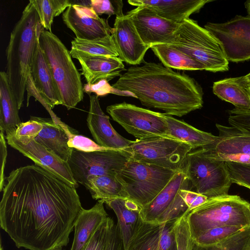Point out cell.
Instances as JSON below:
<instances>
[{
  "label": "cell",
  "instance_id": "obj_1",
  "mask_svg": "<svg viewBox=\"0 0 250 250\" xmlns=\"http://www.w3.org/2000/svg\"><path fill=\"white\" fill-rule=\"evenodd\" d=\"M76 188L36 164L13 170L0 202V225L18 248L66 246L82 208Z\"/></svg>",
  "mask_w": 250,
  "mask_h": 250
},
{
  "label": "cell",
  "instance_id": "obj_2",
  "mask_svg": "<svg viewBox=\"0 0 250 250\" xmlns=\"http://www.w3.org/2000/svg\"><path fill=\"white\" fill-rule=\"evenodd\" d=\"M131 66L112 86L133 93L142 104L182 117L200 109L203 92L196 81L162 63L143 62Z\"/></svg>",
  "mask_w": 250,
  "mask_h": 250
},
{
  "label": "cell",
  "instance_id": "obj_3",
  "mask_svg": "<svg viewBox=\"0 0 250 250\" xmlns=\"http://www.w3.org/2000/svg\"><path fill=\"white\" fill-rule=\"evenodd\" d=\"M42 25L31 0L11 33L6 50V71L19 109L22 105L33 56Z\"/></svg>",
  "mask_w": 250,
  "mask_h": 250
},
{
  "label": "cell",
  "instance_id": "obj_4",
  "mask_svg": "<svg viewBox=\"0 0 250 250\" xmlns=\"http://www.w3.org/2000/svg\"><path fill=\"white\" fill-rule=\"evenodd\" d=\"M39 43L59 91L62 105L68 110L75 108L83 100L81 74L70 51L60 39L42 26Z\"/></svg>",
  "mask_w": 250,
  "mask_h": 250
},
{
  "label": "cell",
  "instance_id": "obj_5",
  "mask_svg": "<svg viewBox=\"0 0 250 250\" xmlns=\"http://www.w3.org/2000/svg\"><path fill=\"white\" fill-rule=\"evenodd\" d=\"M249 204L237 195L210 198L187 214L192 237L216 227H250Z\"/></svg>",
  "mask_w": 250,
  "mask_h": 250
},
{
  "label": "cell",
  "instance_id": "obj_6",
  "mask_svg": "<svg viewBox=\"0 0 250 250\" xmlns=\"http://www.w3.org/2000/svg\"><path fill=\"white\" fill-rule=\"evenodd\" d=\"M170 45L202 63L206 71L229 70V61L218 40L196 21L188 19L180 23Z\"/></svg>",
  "mask_w": 250,
  "mask_h": 250
},
{
  "label": "cell",
  "instance_id": "obj_7",
  "mask_svg": "<svg viewBox=\"0 0 250 250\" xmlns=\"http://www.w3.org/2000/svg\"><path fill=\"white\" fill-rule=\"evenodd\" d=\"M177 172L131 157L117 175L128 199L143 207L162 190Z\"/></svg>",
  "mask_w": 250,
  "mask_h": 250
},
{
  "label": "cell",
  "instance_id": "obj_8",
  "mask_svg": "<svg viewBox=\"0 0 250 250\" xmlns=\"http://www.w3.org/2000/svg\"><path fill=\"white\" fill-rule=\"evenodd\" d=\"M184 171L191 190L209 198L228 195L232 184L225 162L208 157L201 148L188 154Z\"/></svg>",
  "mask_w": 250,
  "mask_h": 250
},
{
  "label": "cell",
  "instance_id": "obj_9",
  "mask_svg": "<svg viewBox=\"0 0 250 250\" xmlns=\"http://www.w3.org/2000/svg\"><path fill=\"white\" fill-rule=\"evenodd\" d=\"M125 149L135 160L179 171L184 170L187 156L193 148L168 136H154L132 141Z\"/></svg>",
  "mask_w": 250,
  "mask_h": 250
},
{
  "label": "cell",
  "instance_id": "obj_10",
  "mask_svg": "<svg viewBox=\"0 0 250 250\" xmlns=\"http://www.w3.org/2000/svg\"><path fill=\"white\" fill-rule=\"evenodd\" d=\"M131 157V153L125 149L93 152L73 149L68 163L76 182L85 187L91 177L118 174Z\"/></svg>",
  "mask_w": 250,
  "mask_h": 250
},
{
  "label": "cell",
  "instance_id": "obj_11",
  "mask_svg": "<svg viewBox=\"0 0 250 250\" xmlns=\"http://www.w3.org/2000/svg\"><path fill=\"white\" fill-rule=\"evenodd\" d=\"M106 111L114 121L137 139L168 136L164 113L125 102L109 105Z\"/></svg>",
  "mask_w": 250,
  "mask_h": 250
},
{
  "label": "cell",
  "instance_id": "obj_12",
  "mask_svg": "<svg viewBox=\"0 0 250 250\" xmlns=\"http://www.w3.org/2000/svg\"><path fill=\"white\" fill-rule=\"evenodd\" d=\"M204 27L220 42L228 61L250 59V15H237L223 23L207 22Z\"/></svg>",
  "mask_w": 250,
  "mask_h": 250
},
{
  "label": "cell",
  "instance_id": "obj_13",
  "mask_svg": "<svg viewBox=\"0 0 250 250\" xmlns=\"http://www.w3.org/2000/svg\"><path fill=\"white\" fill-rule=\"evenodd\" d=\"M143 42L150 48L160 44H169L175 38L180 23L161 17L151 9L139 6L126 13Z\"/></svg>",
  "mask_w": 250,
  "mask_h": 250
},
{
  "label": "cell",
  "instance_id": "obj_14",
  "mask_svg": "<svg viewBox=\"0 0 250 250\" xmlns=\"http://www.w3.org/2000/svg\"><path fill=\"white\" fill-rule=\"evenodd\" d=\"M219 139L212 145L201 148L208 157L224 162L250 164V135L229 126L216 124Z\"/></svg>",
  "mask_w": 250,
  "mask_h": 250
},
{
  "label": "cell",
  "instance_id": "obj_15",
  "mask_svg": "<svg viewBox=\"0 0 250 250\" xmlns=\"http://www.w3.org/2000/svg\"><path fill=\"white\" fill-rule=\"evenodd\" d=\"M7 144L35 164L55 174L75 188L78 184L75 180L68 162L61 159L34 139L19 141L10 131L6 132Z\"/></svg>",
  "mask_w": 250,
  "mask_h": 250
},
{
  "label": "cell",
  "instance_id": "obj_16",
  "mask_svg": "<svg viewBox=\"0 0 250 250\" xmlns=\"http://www.w3.org/2000/svg\"><path fill=\"white\" fill-rule=\"evenodd\" d=\"M65 25L82 40H95L111 35L112 28L89 6L71 4L62 13Z\"/></svg>",
  "mask_w": 250,
  "mask_h": 250
},
{
  "label": "cell",
  "instance_id": "obj_17",
  "mask_svg": "<svg viewBox=\"0 0 250 250\" xmlns=\"http://www.w3.org/2000/svg\"><path fill=\"white\" fill-rule=\"evenodd\" d=\"M112 36L122 61L132 65L139 64L150 48L142 40L130 18L126 15L116 17Z\"/></svg>",
  "mask_w": 250,
  "mask_h": 250
},
{
  "label": "cell",
  "instance_id": "obj_18",
  "mask_svg": "<svg viewBox=\"0 0 250 250\" xmlns=\"http://www.w3.org/2000/svg\"><path fill=\"white\" fill-rule=\"evenodd\" d=\"M90 105L86 119L87 126L99 146L109 149H124L132 141L119 134L112 127L109 117L102 110L98 96L89 95Z\"/></svg>",
  "mask_w": 250,
  "mask_h": 250
},
{
  "label": "cell",
  "instance_id": "obj_19",
  "mask_svg": "<svg viewBox=\"0 0 250 250\" xmlns=\"http://www.w3.org/2000/svg\"><path fill=\"white\" fill-rule=\"evenodd\" d=\"M177 220L163 223L143 221L126 250H169L175 242Z\"/></svg>",
  "mask_w": 250,
  "mask_h": 250
},
{
  "label": "cell",
  "instance_id": "obj_20",
  "mask_svg": "<svg viewBox=\"0 0 250 250\" xmlns=\"http://www.w3.org/2000/svg\"><path fill=\"white\" fill-rule=\"evenodd\" d=\"M30 74L37 92L50 109L62 105L59 91L40 46L39 39L32 61Z\"/></svg>",
  "mask_w": 250,
  "mask_h": 250
},
{
  "label": "cell",
  "instance_id": "obj_21",
  "mask_svg": "<svg viewBox=\"0 0 250 250\" xmlns=\"http://www.w3.org/2000/svg\"><path fill=\"white\" fill-rule=\"evenodd\" d=\"M210 0H129V4L145 6L161 17L180 23L197 13Z\"/></svg>",
  "mask_w": 250,
  "mask_h": 250
},
{
  "label": "cell",
  "instance_id": "obj_22",
  "mask_svg": "<svg viewBox=\"0 0 250 250\" xmlns=\"http://www.w3.org/2000/svg\"><path fill=\"white\" fill-rule=\"evenodd\" d=\"M185 188L191 190V186L183 170L177 171L162 190L150 203L142 207L143 221L155 222Z\"/></svg>",
  "mask_w": 250,
  "mask_h": 250
},
{
  "label": "cell",
  "instance_id": "obj_23",
  "mask_svg": "<svg viewBox=\"0 0 250 250\" xmlns=\"http://www.w3.org/2000/svg\"><path fill=\"white\" fill-rule=\"evenodd\" d=\"M102 201L116 215L117 225L120 232L124 250H126L143 221L141 216L142 207L128 198H115Z\"/></svg>",
  "mask_w": 250,
  "mask_h": 250
},
{
  "label": "cell",
  "instance_id": "obj_24",
  "mask_svg": "<svg viewBox=\"0 0 250 250\" xmlns=\"http://www.w3.org/2000/svg\"><path fill=\"white\" fill-rule=\"evenodd\" d=\"M104 204L100 200L90 209L82 208L74 222L70 250H84L95 231L108 217Z\"/></svg>",
  "mask_w": 250,
  "mask_h": 250
},
{
  "label": "cell",
  "instance_id": "obj_25",
  "mask_svg": "<svg viewBox=\"0 0 250 250\" xmlns=\"http://www.w3.org/2000/svg\"><path fill=\"white\" fill-rule=\"evenodd\" d=\"M41 123L42 128L35 140L61 159L68 162L73 148L68 145V136L62 125V122L56 123L52 118L30 116Z\"/></svg>",
  "mask_w": 250,
  "mask_h": 250
},
{
  "label": "cell",
  "instance_id": "obj_26",
  "mask_svg": "<svg viewBox=\"0 0 250 250\" xmlns=\"http://www.w3.org/2000/svg\"><path fill=\"white\" fill-rule=\"evenodd\" d=\"M87 84H93L102 80L108 82L120 76L121 72L126 70L118 57L90 56L78 60Z\"/></svg>",
  "mask_w": 250,
  "mask_h": 250
},
{
  "label": "cell",
  "instance_id": "obj_27",
  "mask_svg": "<svg viewBox=\"0 0 250 250\" xmlns=\"http://www.w3.org/2000/svg\"><path fill=\"white\" fill-rule=\"evenodd\" d=\"M164 117L167 127V136L188 144L193 149L208 147L219 139L218 136L199 130L170 115L165 114Z\"/></svg>",
  "mask_w": 250,
  "mask_h": 250
},
{
  "label": "cell",
  "instance_id": "obj_28",
  "mask_svg": "<svg viewBox=\"0 0 250 250\" xmlns=\"http://www.w3.org/2000/svg\"><path fill=\"white\" fill-rule=\"evenodd\" d=\"M16 99L10 87L6 72H0V129L4 132L16 128L21 122Z\"/></svg>",
  "mask_w": 250,
  "mask_h": 250
},
{
  "label": "cell",
  "instance_id": "obj_29",
  "mask_svg": "<svg viewBox=\"0 0 250 250\" xmlns=\"http://www.w3.org/2000/svg\"><path fill=\"white\" fill-rule=\"evenodd\" d=\"M70 53L77 60L90 56L118 57L112 35L91 40L75 38L71 41Z\"/></svg>",
  "mask_w": 250,
  "mask_h": 250
},
{
  "label": "cell",
  "instance_id": "obj_30",
  "mask_svg": "<svg viewBox=\"0 0 250 250\" xmlns=\"http://www.w3.org/2000/svg\"><path fill=\"white\" fill-rule=\"evenodd\" d=\"M85 188L95 200L128 198L125 187L117 175H104L89 178Z\"/></svg>",
  "mask_w": 250,
  "mask_h": 250
},
{
  "label": "cell",
  "instance_id": "obj_31",
  "mask_svg": "<svg viewBox=\"0 0 250 250\" xmlns=\"http://www.w3.org/2000/svg\"><path fill=\"white\" fill-rule=\"evenodd\" d=\"M150 48L165 66L182 70H206L205 66L169 44H160Z\"/></svg>",
  "mask_w": 250,
  "mask_h": 250
},
{
  "label": "cell",
  "instance_id": "obj_32",
  "mask_svg": "<svg viewBox=\"0 0 250 250\" xmlns=\"http://www.w3.org/2000/svg\"><path fill=\"white\" fill-rule=\"evenodd\" d=\"M212 91L222 100L240 109H250V95L235 78L225 79L213 83Z\"/></svg>",
  "mask_w": 250,
  "mask_h": 250
},
{
  "label": "cell",
  "instance_id": "obj_33",
  "mask_svg": "<svg viewBox=\"0 0 250 250\" xmlns=\"http://www.w3.org/2000/svg\"><path fill=\"white\" fill-rule=\"evenodd\" d=\"M40 17L42 27L52 32L54 18L71 5L70 0H31Z\"/></svg>",
  "mask_w": 250,
  "mask_h": 250
},
{
  "label": "cell",
  "instance_id": "obj_34",
  "mask_svg": "<svg viewBox=\"0 0 250 250\" xmlns=\"http://www.w3.org/2000/svg\"><path fill=\"white\" fill-rule=\"evenodd\" d=\"M192 250H250V227L212 245H200L194 242Z\"/></svg>",
  "mask_w": 250,
  "mask_h": 250
},
{
  "label": "cell",
  "instance_id": "obj_35",
  "mask_svg": "<svg viewBox=\"0 0 250 250\" xmlns=\"http://www.w3.org/2000/svg\"><path fill=\"white\" fill-rule=\"evenodd\" d=\"M245 228L220 227L208 229L196 237L194 242L200 245H209L218 243L239 232Z\"/></svg>",
  "mask_w": 250,
  "mask_h": 250
},
{
  "label": "cell",
  "instance_id": "obj_36",
  "mask_svg": "<svg viewBox=\"0 0 250 250\" xmlns=\"http://www.w3.org/2000/svg\"><path fill=\"white\" fill-rule=\"evenodd\" d=\"M62 125L68 137L70 147L83 152H93L108 149L99 146L91 139L78 134V131L62 122Z\"/></svg>",
  "mask_w": 250,
  "mask_h": 250
},
{
  "label": "cell",
  "instance_id": "obj_37",
  "mask_svg": "<svg viewBox=\"0 0 250 250\" xmlns=\"http://www.w3.org/2000/svg\"><path fill=\"white\" fill-rule=\"evenodd\" d=\"M114 224L113 220L108 217L95 231L84 250H105Z\"/></svg>",
  "mask_w": 250,
  "mask_h": 250
},
{
  "label": "cell",
  "instance_id": "obj_38",
  "mask_svg": "<svg viewBox=\"0 0 250 250\" xmlns=\"http://www.w3.org/2000/svg\"><path fill=\"white\" fill-rule=\"evenodd\" d=\"M177 250H192L194 241L189 228L187 214L183 215L176 221L174 229Z\"/></svg>",
  "mask_w": 250,
  "mask_h": 250
},
{
  "label": "cell",
  "instance_id": "obj_39",
  "mask_svg": "<svg viewBox=\"0 0 250 250\" xmlns=\"http://www.w3.org/2000/svg\"><path fill=\"white\" fill-rule=\"evenodd\" d=\"M190 188L182 189L170 206L158 217L154 223H163L166 222L178 219L183 215L188 213V208L185 197L187 190Z\"/></svg>",
  "mask_w": 250,
  "mask_h": 250
},
{
  "label": "cell",
  "instance_id": "obj_40",
  "mask_svg": "<svg viewBox=\"0 0 250 250\" xmlns=\"http://www.w3.org/2000/svg\"><path fill=\"white\" fill-rule=\"evenodd\" d=\"M225 162L232 183L250 189V164Z\"/></svg>",
  "mask_w": 250,
  "mask_h": 250
},
{
  "label": "cell",
  "instance_id": "obj_41",
  "mask_svg": "<svg viewBox=\"0 0 250 250\" xmlns=\"http://www.w3.org/2000/svg\"><path fill=\"white\" fill-rule=\"evenodd\" d=\"M42 128L41 123L30 118L28 121L21 122L16 128L8 131L19 141H24L35 139Z\"/></svg>",
  "mask_w": 250,
  "mask_h": 250
},
{
  "label": "cell",
  "instance_id": "obj_42",
  "mask_svg": "<svg viewBox=\"0 0 250 250\" xmlns=\"http://www.w3.org/2000/svg\"><path fill=\"white\" fill-rule=\"evenodd\" d=\"M90 7L98 16L105 14L109 17L115 15L120 17L124 15L122 0H91Z\"/></svg>",
  "mask_w": 250,
  "mask_h": 250
},
{
  "label": "cell",
  "instance_id": "obj_43",
  "mask_svg": "<svg viewBox=\"0 0 250 250\" xmlns=\"http://www.w3.org/2000/svg\"><path fill=\"white\" fill-rule=\"evenodd\" d=\"M228 122L230 126L250 135V109L234 108L229 111Z\"/></svg>",
  "mask_w": 250,
  "mask_h": 250
},
{
  "label": "cell",
  "instance_id": "obj_44",
  "mask_svg": "<svg viewBox=\"0 0 250 250\" xmlns=\"http://www.w3.org/2000/svg\"><path fill=\"white\" fill-rule=\"evenodd\" d=\"M83 92L90 94L94 92L97 96H104L108 94H114L121 96H131L135 98L134 95L129 92L121 91L110 85L106 80H102L93 84H84L83 87Z\"/></svg>",
  "mask_w": 250,
  "mask_h": 250
},
{
  "label": "cell",
  "instance_id": "obj_45",
  "mask_svg": "<svg viewBox=\"0 0 250 250\" xmlns=\"http://www.w3.org/2000/svg\"><path fill=\"white\" fill-rule=\"evenodd\" d=\"M210 198L191 190H187L185 197L186 203L188 206V213L191 210L205 204Z\"/></svg>",
  "mask_w": 250,
  "mask_h": 250
},
{
  "label": "cell",
  "instance_id": "obj_46",
  "mask_svg": "<svg viewBox=\"0 0 250 250\" xmlns=\"http://www.w3.org/2000/svg\"><path fill=\"white\" fill-rule=\"evenodd\" d=\"M0 135V191H2L5 182L4 168L6 162L7 150L4 132L1 129Z\"/></svg>",
  "mask_w": 250,
  "mask_h": 250
},
{
  "label": "cell",
  "instance_id": "obj_47",
  "mask_svg": "<svg viewBox=\"0 0 250 250\" xmlns=\"http://www.w3.org/2000/svg\"><path fill=\"white\" fill-rule=\"evenodd\" d=\"M105 250H124L119 228L114 224L111 229Z\"/></svg>",
  "mask_w": 250,
  "mask_h": 250
},
{
  "label": "cell",
  "instance_id": "obj_48",
  "mask_svg": "<svg viewBox=\"0 0 250 250\" xmlns=\"http://www.w3.org/2000/svg\"><path fill=\"white\" fill-rule=\"evenodd\" d=\"M236 80L245 88L250 84V73L244 76L235 78Z\"/></svg>",
  "mask_w": 250,
  "mask_h": 250
},
{
  "label": "cell",
  "instance_id": "obj_49",
  "mask_svg": "<svg viewBox=\"0 0 250 250\" xmlns=\"http://www.w3.org/2000/svg\"><path fill=\"white\" fill-rule=\"evenodd\" d=\"M245 6L249 15L250 16V0H247L245 3Z\"/></svg>",
  "mask_w": 250,
  "mask_h": 250
},
{
  "label": "cell",
  "instance_id": "obj_50",
  "mask_svg": "<svg viewBox=\"0 0 250 250\" xmlns=\"http://www.w3.org/2000/svg\"><path fill=\"white\" fill-rule=\"evenodd\" d=\"M169 250H177L176 242L174 243Z\"/></svg>",
  "mask_w": 250,
  "mask_h": 250
},
{
  "label": "cell",
  "instance_id": "obj_51",
  "mask_svg": "<svg viewBox=\"0 0 250 250\" xmlns=\"http://www.w3.org/2000/svg\"><path fill=\"white\" fill-rule=\"evenodd\" d=\"M62 247H63L59 246V247H55L50 250H64L62 249Z\"/></svg>",
  "mask_w": 250,
  "mask_h": 250
},
{
  "label": "cell",
  "instance_id": "obj_52",
  "mask_svg": "<svg viewBox=\"0 0 250 250\" xmlns=\"http://www.w3.org/2000/svg\"><path fill=\"white\" fill-rule=\"evenodd\" d=\"M246 88L250 95V84L247 85L246 87Z\"/></svg>",
  "mask_w": 250,
  "mask_h": 250
},
{
  "label": "cell",
  "instance_id": "obj_53",
  "mask_svg": "<svg viewBox=\"0 0 250 250\" xmlns=\"http://www.w3.org/2000/svg\"><path fill=\"white\" fill-rule=\"evenodd\" d=\"M249 208H250V203L249 204Z\"/></svg>",
  "mask_w": 250,
  "mask_h": 250
}]
</instances>
